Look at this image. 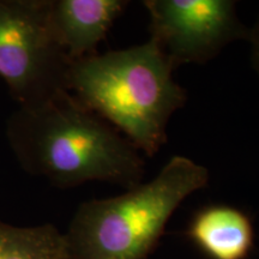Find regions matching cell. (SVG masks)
<instances>
[{
    "mask_svg": "<svg viewBox=\"0 0 259 259\" xmlns=\"http://www.w3.org/2000/svg\"><path fill=\"white\" fill-rule=\"evenodd\" d=\"M208 183L205 167L177 155L148 183L87 200L64 233L70 259H147L181 203Z\"/></svg>",
    "mask_w": 259,
    "mask_h": 259,
    "instance_id": "obj_3",
    "label": "cell"
},
{
    "mask_svg": "<svg viewBox=\"0 0 259 259\" xmlns=\"http://www.w3.org/2000/svg\"><path fill=\"white\" fill-rule=\"evenodd\" d=\"M6 136L21 167L59 189L103 181L128 190L143 183L145 161L134 144L69 90L19 106Z\"/></svg>",
    "mask_w": 259,
    "mask_h": 259,
    "instance_id": "obj_1",
    "label": "cell"
},
{
    "mask_svg": "<svg viewBox=\"0 0 259 259\" xmlns=\"http://www.w3.org/2000/svg\"><path fill=\"white\" fill-rule=\"evenodd\" d=\"M176 70L155 42L82 58L70 65L67 90L149 157L167 143V126L186 105Z\"/></svg>",
    "mask_w": 259,
    "mask_h": 259,
    "instance_id": "obj_2",
    "label": "cell"
},
{
    "mask_svg": "<svg viewBox=\"0 0 259 259\" xmlns=\"http://www.w3.org/2000/svg\"><path fill=\"white\" fill-rule=\"evenodd\" d=\"M150 38L174 69L206 64L228 45L248 40L233 0H144Z\"/></svg>",
    "mask_w": 259,
    "mask_h": 259,
    "instance_id": "obj_5",
    "label": "cell"
},
{
    "mask_svg": "<svg viewBox=\"0 0 259 259\" xmlns=\"http://www.w3.org/2000/svg\"><path fill=\"white\" fill-rule=\"evenodd\" d=\"M247 41L251 46V65L259 79V16L253 27L250 28Z\"/></svg>",
    "mask_w": 259,
    "mask_h": 259,
    "instance_id": "obj_9",
    "label": "cell"
},
{
    "mask_svg": "<svg viewBox=\"0 0 259 259\" xmlns=\"http://www.w3.org/2000/svg\"><path fill=\"white\" fill-rule=\"evenodd\" d=\"M0 259H70L65 234L51 223L18 227L0 220Z\"/></svg>",
    "mask_w": 259,
    "mask_h": 259,
    "instance_id": "obj_8",
    "label": "cell"
},
{
    "mask_svg": "<svg viewBox=\"0 0 259 259\" xmlns=\"http://www.w3.org/2000/svg\"><path fill=\"white\" fill-rule=\"evenodd\" d=\"M186 235L209 259H247L254 246L250 216L227 204H211L198 210Z\"/></svg>",
    "mask_w": 259,
    "mask_h": 259,
    "instance_id": "obj_7",
    "label": "cell"
},
{
    "mask_svg": "<svg viewBox=\"0 0 259 259\" xmlns=\"http://www.w3.org/2000/svg\"><path fill=\"white\" fill-rule=\"evenodd\" d=\"M71 63L52 30L50 0H0V77L19 106L67 90Z\"/></svg>",
    "mask_w": 259,
    "mask_h": 259,
    "instance_id": "obj_4",
    "label": "cell"
},
{
    "mask_svg": "<svg viewBox=\"0 0 259 259\" xmlns=\"http://www.w3.org/2000/svg\"><path fill=\"white\" fill-rule=\"evenodd\" d=\"M128 4L126 0H50L52 30L71 61L93 56Z\"/></svg>",
    "mask_w": 259,
    "mask_h": 259,
    "instance_id": "obj_6",
    "label": "cell"
}]
</instances>
